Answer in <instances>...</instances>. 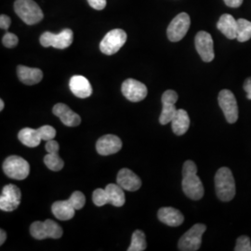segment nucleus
Returning a JSON list of instances; mask_svg holds the SVG:
<instances>
[{
  "mask_svg": "<svg viewBox=\"0 0 251 251\" xmlns=\"http://www.w3.org/2000/svg\"><path fill=\"white\" fill-rule=\"evenodd\" d=\"M182 190L189 198L199 200L204 196V186L198 176V167L194 161L185 162L182 168Z\"/></svg>",
  "mask_w": 251,
  "mask_h": 251,
  "instance_id": "1",
  "label": "nucleus"
},
{
  "mask_svg": "<svg viewBox=\"0 0 251 251\" xmlns=\"http://www.w3.org/2000/svg\"><path fill=\"white\" fill-rule=\"evenodd\" d=\"M215 188L217 197L224 201H231L235 196V181L232 171L226 167L221 168L215 175Z\"/></svg>",
  "mask_w": 251,
  "mask_h": 251,
  "instance_id": "2",
  "label": "nucleus"
},
{
  "mask_svg": "<svg viewBox=\"0 0 251 251\" xmlns=\"http://www.w3.org/2000/svg\"><path fill=\"white\" fill-rule=\"evenodd\" d=\"M14 10L20 18L28 25H36L44 17L41 8L34 0H16Z\"/></svg>",
  "mask_w": 251,
  "mask_h": 251,
  "instance_id": "3",
  "label": "nucleus"
},
{
  "mask_svg": "<svg viewBox=\"0 0 251 251\" xmlns=\"http://www.w3.org/2000/svg\"><path fill=\"white\" fill-rule=\"evenodd\" d=\"M31 235L37 240L45 238H61L63 235V229L60 225L52 220H46L45 222H35L30 227Z\"/></svg>",
  "mask_w": 251,
  "mask_h": 251,
  "instance_id": "4",
  "label": "nucleus"
},
{
  "mask_svg": "<svg viewBox=\"0 0 251 251\" xmlns=\"http://www.w3.org/2000/svg\"><path fill=\"white\" fill-rule=\"evenodd\" d=\"M3 171L9 178L22 180L28 177L30 173V166L23 157L11 155L6 158L3 163Z\"/></svg>",
  "mask_w": 251,
  "mask_h": 251,
  "instance_id": "5",
  "label": "nucleus"
},
{
  "mask_svg": "<svg viewBox=\"0 0 251 251\" xmlns=\"http://www.w3.org/2000/svg\"><path fill=\"white\" fill-rule=\"evenodd\" d=\"M206 225L197 224L184 233L178 243V249L181 251H198L201 247L202 235L206 232Z\"/></svg>",
  "mask_w": 251,
  "mask_h": 251,
  "instance_id": "6",
  "label": "nucleus"
},
{
  "mask_svg": "<svg viewBox=\"0 0 251 251\" xmlns=\"http://www.w3.org/2000/svg\"><path fill=\"white\" fill-rule=\"evenodd\" d=\"M126 34L122 29H114L108 32L100 43V50L103 54L113 55L125 45Z\"/></svg>",
  "mask_w": 251,
  "mask_h": 251,
  "instance_id": "7",
  "label": "nucleus"
},
{
  "mask_svg": "<svg viewBox=\"0 0 251 251\" xmlns=\"http://www.w3.org/2000/svg\"><path fill=\"white\" fill-rule=\"evenodd\" d=\"M72 30L71 29H64L60 34H52L50 32H45L40 36V44L45 47H53L55 49L63 50L70 47L73 43Z\"/></svg>",
  "mask_w": 251,
  "mask_h": 251,
  "instance_id": "8",
  "label": "nucleus"
},
{
  "mask_svg": "<svg viewBox=\"0 0 251 251\" xmlns=\"http://www.w3.org/2000/svg\"><path fill=\"white\" fill-rule=\"evenodd\" d=\"M191 25V19L185 12L179 13L171 21L167 35L171 42H178L186 36Z\"/></svg>",
  "mask_w": 251,
  "mask_h": 251,
  "instance_id": "9",
  "label": "nucleus"
},
{
  "mask_svg": "<svg viewBox=\"0 0 251 251\" xmlns=\"http://www.w3.org/2000/svg\"><path fill=\"white\" fill-rule=\"evenodd\" d=\"M218 101L228 123H235L238 119V106L233 92L229 90H222L219 93Z\"/></svg>",
  "mask_w": 251,
  "mask_h": 251,
  "instance_id": "10",
  "label": "nucleus"
},
{
  "mask_svg": "<svg viewBox=\"0 0 251 251\" xmlns=\"http://www.w3.org/2000/svg\"><path fill=\"white\" fill-rule=\"evenodd\" d=\"M22 194L20 189L14 184L4 186L0 196V209L3 211H14L21 204Z\"/></svg>",
  "mask_w": 251,
  "mask_h": 251,
  "instance_id": "11",
  "label": "nucleus"
},
{
  "mask_svg": "<svg viewBox=\"0 0 251 251\" xmlns=\"http://www.w3.org/2000/svg\"><path fill=\"white\" fill-rule=\"evenodd\" d=\"M195 44L198 54L203 62L210 63L214 60V43L210 34L205 31L198 32L195 39Z\"/></svg>",
  "mask_w": 251,
  "mask_h": 251,
  "instance_id": "12",
  "label": "nucleus"
},
{
  "mask_svg": "<svg viewBox=\"0 0 251 251\" xmlns=\"http://www.w3.org/2000/svg\"><path fill=\"white\" fill-rule=\"evenodd\" d=\"M178 100V94L174 90H166L162 95V112L159 122L161 125H167L172 121L173 117L177 113V108L175 106Z\"/></svg>",
  "mask_w": 251,
  "mask_h": 251,
  "instance_id": "13",
  "label": "nucleus"
},
{
  "mask_svg": "<svg viewBox=\"0 0 251 251\" xmlns=\"http://www.w3.org/2000/svg\"><path fill=\"white\" fill-rule=\"evenodd\" d=\"M121 90L126 98L133 102L145 99L148 93L147 88L144 84L132 78H128L123 82Z\"/></svg>",
  "mask_w": 251,
  "mask_h": 251,
  "instance_id": "14",
  "label": "nucleus"
},
{
  "mask_svg": "<svg viewBox=\"0 0 251 251\" xmlns=\"http://www.w3.org/2000/svg\"><path fill=\"white\" fill-rule=\"evenodd\" d=\"M59 150L60 146L56 141L50 140L47 142L46 151L48 152V154L44 156V163L47 168L50 171H61L64 166V162L59 155Z\"/></svg>",
  "mask_w": 251,
  "mask_h": 251,
  "instance_id": "15",
  "label": "nucleus"
},
{
  "mask_svg": "<svg viewBox=\"0 0 251 251\" xmlns=\"http://www.w3.org/2000/svg\"><path fill=\"white\" fill-rule=\"evenodd\" d=\"M122 148V142L116 135L108 134L100 137L96 144V150L100 155L117 153Z\"/></svg>",
  "mask_w": 251,
  "mask_h": 251,
  "instance_id": "16",
  "label": "nucleus"
},
{
  "mask_svg": "<svg viewBox=\"0 0 251 251\" xmlns=\"http://www.w3.org/2000/svg\"><path fill=\"white\" fill-rule=\"evenodd\" d=\"M117 184L126 191L134 192L142 186V180L135 174L134 172L128 169L120 170L117 178Z\"/></svg>",
  "mask_w": 251,
  "mask_h": 251,
  "instance_id": "17",
  "label": "nucleus"
},
{
  "mask_svg": "<svg viewBox=\"0 0 251 251\" xmlns=\"http://www.w3.org/2000/svg\"><path fill=\"white\" fill-rule=\"evenodd\" d=\"M54 115L59 117L63 124L67 126H76L80 125L81 117L75 113L69 106L63 103H57L52 109Z\"/></svg>",
  "mask_w": 251,
  "mask_h": 251,
  "instance_id": "18",
  "label": "nucleus"
},
{
  "mask_svg": "<svg viewBox=\"0 0 251 251\" xmlns=\"http://www.w3.org/2000/svg\"><path fill=\"white\" fill-rule=\"evenodd\" d=\"M73 94L80 99H86L92 94V88L90 81L83 75H74L69 82Z\"/></svg>",
  "mask_w": 251,
  "mask_h": 251,
  "instance_id": "19",
  "label": "nucleus"
},
{
  "mask_svg": "<svg viewBox=\"0 0 251 251\" xmlns=\"http://www.w3.org/2000/svg\"><path fill=\"white\" fill-rule=\"evenodd\" d=\"M157 216L161 223L171 227L179 226L184 222V216L182 215V213L177 208L171 206L161 207L158 210Z\"/></svg>",
  "mask_w": 251,
  "mask_h": 251,
  "instance_id": "20",
  "label": "nucleus"
},
{
  "mask_svg": "<svg viewBox=\"0 0 251 251\" xmlns=\"http://www.w3.org/2000/svg\"><path fill=\"white\" fill-rule=\"evenodd\" d=\"M19 79L25 85H36L43 78V72L38 68H30L25 65L17 67Z\"/></svg>",
  "mask_w": 251,
  "mask_h": 251,
  "instance_id": "21",
  "label": "nucleus"
},
{
  "mask_svg": "<svg viewBox=\"0 0 251 251\" xmlns=\"http://www.w3.org/2000/svg\"><path fill=\"white\" fill-rule=\"evenodd\" d=\"M75 208L74 207L70 200L57 201L51 206V211L53 215L61 221H68L73 219L75 212Z\"/></svg>",
  "mask_w": 251,
  "mask_h": 251,
  "instance_id": "22",
  "label": "nucleus"
},
{
  "mask_svg": "<svg viewBox=\"0 0 251 251\" xmlns=\"http://www.w3.org/2000/svg\"><path fill=\"white\" fill-rule=\"evenodd\" d=\"M218 29L229 39H234L237 36V21L230 14L221 16L217 24Z\"/></svg>",
  "mask_w": 251,
  "mask_h": 251,
  "instance_id": "23",
  "label": "nucleus"
},
{
  "mask_svg": "<svg viewBox=\"0 0 251 251\" xmlns=\"http://www.w3.org/2000/svg\"><path fill=\"white\" fill-rule=\"evenodd\" d=\"M190 126V117L188 113L183 109H178L175 117L171 121L173 132L178 136L185 134Z\"/></svg>",
  "mask_w": 251,
  "mask_h": 251,
  "instance_id": "24",
  "label": "nucleus"
},
{
  "mask_svg": "<svg viewBox=\"0 0 251 251\" xmlns=\"http://www.w3.org/2000/svg\"><path fill=\"white\" fill-rule=\"evenodd\" d=\"M18 138L22 144L31 148L38 146L42 141L38 129H34L31 127L23 128L19 132Z\"/></svg>",
  "mask_w": 251,
  "mask_h": 251,
  "instance_id": "25",
  "label": "nucleus"
},
{
  "mask_svg": "<svg viewBox=\"0 0 251 251\" xmlns=\"http://www.w3.org/2000/svg\"><path fill=\"white\" fill-rule=\"evenodd\" d=\"M119 184L110 183L105 187V191L107 193L108 201L109 204H112L115 206H124L126 202L125 193Z\"/></svg>",
  "mask_w": 251,
  "mask_h": 251,
  "instance_id": "26",
  "label": "nucleus"
},
{
  "mask_svg": "<svg viewBox=\"0 0 251 251\" xmlns=\"http://www.w3.org/2000/svg\"><path fill=\"white\" fill-rule=\"evenodd\" d=\"M251 38V22L246 19L237 20V36L239 42H246Z\"/></svg>",
  "mask_w": 251,
  "mask_h": 251,
  "instance_id": "27",
  "label": "nucleus"
},
{
  "mask_svg": "<svg viewBox=\"0 0 251 251\" xmlns=\"http://www.w3.org/2000/svg\"><path fill=\"white\" fill-rule=\"evenodd\" d=\"M146 240H145V234L141 230H136L132 237H131V244L127 251H144L146 250Z\"/></svg>",
  "mask_w": 251,
  "mask_h": 251,
  "instance_id": "28",
  "label": "nucleus"
},
{
  "mask_svg": "<svg viewBox=\"0 0 251 251\" xmlns=\"http://www.w3.org/2000/svg\"><path fill=\"white\" fill-rule=\"evenodd\" d=\"M92 200H93V203L97 206H102L106 204H109V201H108L107 193L104 189H96L94 192H93V195H92Z\"/></svg>",
  "mask_w": 251,
  "mask_h": 251,
  "instance_id": "29",
  "label": "nucleus"
},
{
  "mask_svg": "<svg viewBox=\"0 0 251 251\" xmlns=\"http://www.w3.org/2000/svg\"><path fill=\"white\" fill-rule=\"evenodd\" d=\"M39 131V134L41 136L42 141H50L53 140L56 136V129L51 126L45 125L37 128Z\"/></svg>",
  "mask_w": 251,
  "mask_h": 251,
  "instance_id": "30",
  "label": "nucleus"
},
{
  "mask_svg": "<svg viewBox=\"0 0 251 251\" xmlns=\"http://www.w3.org/2000/svg\"><path fill=\"white\" fill-rule=\"evenodd\" d=\"M69 200H70V202L72 203L73 206L76 210L81 209L85 205V203H86V198H85L84 194L81 193L79 191L74 192L72 196L69 198Z\"/></svg>",
  "mask_w": 251,
  "mask_h": 251,
  "instance_id": "31",
  "label": "nucleus"
},
{
  "mask_svg": "<svg viewBox=\"0 0 251 251\" xmlns=\"http://www.w3.org/2000/svg\"><path fill=\"white\" fill-rule=\"evenodd\" d=\"M235 251H251V238L247 235H242L237 238L236 246L234 248Z\"/></svg>",
  "mask_w": 251,
  "mask_h": 251,
  "instance_id": "32",
  "label": "nucleus"
},
{
  "mask_svg": "<svg viewBox=\"0 0 251 251\" xmlns=\"http://www.w3.org/2000/svg\"><path fill=\"white\" fill-rule=\"evenodd\" d=\"M2 43L6 48L11 49L17 46L19 43V38L16 35L12 33H6L2 38Z\"/></svg>",
  "mask_w": 251,
  "mask_h": 251,
  "instance_id": "33",
  "label": "nucleus"
},
{
  "mask_svg": "<svg viewBox=\"0 0 251 251\" xmlns=\"http://www.w3.org/2000/svg\"><path fill=\"white\" fill-rule=\"evenodd\" d=\"M90 7L93 9L101 10L106 7V0H88Z\"/></svg>",
  "mask_w": 251,
  "mask_h": 251,
  "instance_id": "34",
  "label": "nucleus"
},
{
  "mask_svg": "<svg viewBox=\"0 0 251 251\" xmlns=\"http://www.w3.org/2000/svg\"><path fill=\"white\" fill-rule=\"evenodd\" d=\"M10 24H11V20L8 15L2 14L0 16V27H1V29L8 30L9 27L10 26Z\"/></svg>",
  "mask_w": 251,
  "mask_h": 251,
  "instance_id": "35",
  "label": "nucleus"
},
{
  "mask_svg": "<svg viewBox=\"0 0 251 251\" xmlns=\"http://www.w3.org/2000/svg\"><path fill=\"white\" fill-rule=\"evenodd\" d=\"M244 90L247 92V98L251 100V77L247 78L244 83Z\"/></svg>",
  "mask_w": 251,
  "mask_h": 251,
  "instance_id": "36",
  "label": "nucleus"
},
{
  "mask_svg": "<svg viewBox=\"0 0 251 251\" xmlns=\"http://www.w3.org/2000/svg\"><path fill=\"white\" fill-rule=\"evenodd\" d=\"M225 4L230 8H239L242 5L243 0H224Z\"/></svg>",
  "mask_w": 251,
  "mask_h": 251,
  "instance_id": "37",
  "label": "nucleus"
},
{
  "mask_svg": "<svg viewBox=\"0 0 251 251\" xmlns=\"http://www.w3.org/2000/svg\"><path fill=\"white\" fill-rule=\"evenodd\" d=\"M6 239H7V233L6 232L4 231V230H0V245L2 246L5 241H6Z\"/></svg>",
  "mask_w": 251,
  "mask_h": 251,
  "instance_id": "38",
  "label": "nucleus"
},
{
  "mask_svg": "<svg viewBox=\"0 0 251 251\" xmlns=\"http://www.w3.org/2000/svg\"><path fill=\"white\" fill-rule=\"evenodd\" d=\"M5 107V103L3 100H0V111H3V109Z\"/></svg>",
  "mask_w": 251,
  "mask_h": 251,
  "instance_id": "39",
  "label": "nucleus"
}]
</instances>
